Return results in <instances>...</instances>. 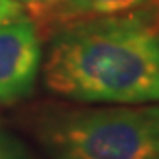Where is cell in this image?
Listing matches in <instances>:
<instances>
[{
    "label": "cell",
    "instance_id": "obj_7",
    "mask_svg": "<svg viewBox=\"0 0 159 159\" xmlns=\"http://www.w3.org/2000/svg\"><path fill=\"white\" fill-rule=\"evenodd\" d=\"M147 11L152 14V18L156 20V21H159V0H152V2L147 6Z\"/></svg>",
    "mask_w": 159,
    "mask_h": 159
},
{
    "label": "cell",
    "instance_id": "obj_1",
    "mask_svg": "<svg viewBox=\"0 0 159 159\" xmlns=\"http://www.w3.org/2000/svg\"><path fill=\"white\" fill-rule=\"evenodd\" d=\"M46 89L89 104L159 102V21L143 7L76 23L50 37Z\"/></svg>",
    "mask_w": 159,
    "mask_h": 159
},
{
    "label": "cell",
    "instance_id": "obj_3",
    "mask_svg": "<svg viewBox=\"0 0 159 159\" xmlns=\"http://www.w3.org/2000/svg\"><path fill=\"white\" fill-rule=\"evenodd\" d=\"M41 43L27 16L0 25V104H14L34 92L43 64Z\"/></svg>",
    "mask_w": 159,
    "mask_h": 159
},
{
    "label": "cell",
    "instance_id": "obj_8",
    "mask_svg": "<svg viewBox=\"0 0 159 159\" xmlns=\"http://www.w3.org/2000/svg\"><path fill=\"white\" fill-rule=\"evenodd\" d=\"M18 2H20V4H23V7H25V9H29V7L37 6V4L44 2V0H18Z\"/></svg>",
    "mask_w": 159,
    "mask_h": 159
},
{
    "label": "cell",
    "instance_id": "obj_6",
    "mask_svg": "<svg viewBox=\"0 0 159 159\" xmlns=\"http://www.w3.org/2000/svg\"><path fill=\"white\" fill-rule=\"evenodd\" d=\"M25 7L18 0H0V25L25 16Z\"/></svg>",
    "mask_w": 159,
    "mask_h": 159
},
{
    "label": "cell",
    "instance_id": "obj_2",
    "mask_svg": "<svg viewBox=\"0 0 159 159\" xmlns=\"http://www.w3.org/2000/svg\"><path fill=\"white\" fill-rule=\"evenodd\" d=\"M30 129L50 159H159V102L41 104Z\"/></svg>",
    "mask_w": 159,
    "mask_h": 159
},
{
    "label": "cell",
    "instance_id": "obj_4",
    "mask_svg": "<svg viewBox=\"0 0 159 159\" xmlns=\"http://www.w3.org/2000/svg\"><path fill=\"white\" fill-rule=\"evenodd\" d=\"M152 0H44L25 11L34 21L41 39H50L58 30L99 18L122 16L142 11Z\"/></svg>",
    "mask_w": 159,
    "mask_h": 159
},
{
    "label": "cell",
    "instance_id": "obj_5",
    "mask_svg": "<svg viewBox=\"0 0 159 159\" xmlns=\"http://www.w3.org/2000/svg\"><path fill=\"white\" fill-rule=\"evenodd\" d=\"M0 159H35L29 147L7 129L0 127Z\"/></svg>",
    "mask_w": 159,
    "mask_h": 159
}]
</instances>
